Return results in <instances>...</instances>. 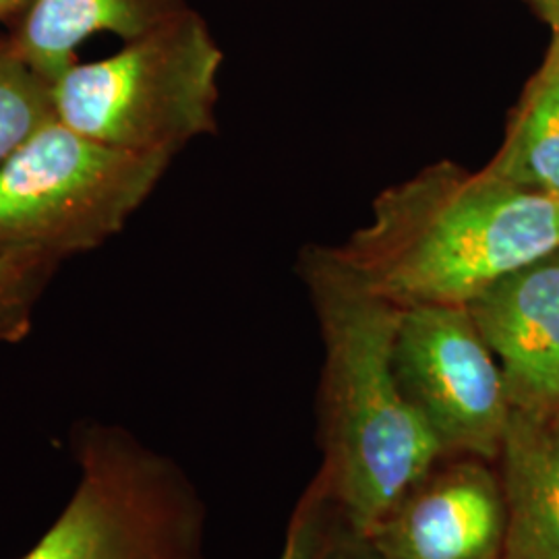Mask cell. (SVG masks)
<instances>
[{
  "mask_svg": "<svg viewBox=\"0 0 559 559\" xmlns=\"http://www.w3.org/2000/svg\"><path fill=\"white\" fill-rule=\"evenodd\" d=\"M336 251L399 307L468 305L558 253L559 198L441 162L383 191L371 224Z\"/></svg>",
  "mask_w": 559,
  "mask_h": 559,
  "instance_id": "6da1fadb",
  "label": "cell"
},
{
  "mask_svg": "<svg viewBox=\"0 0 559 559\" xmlns=\"http://www.w3.org/2000/svg\"><path fill=\"white\" fill-rule=\"evenodd\" d=\"M302 261L325 336L340 496L371 533L443 448L394 371L402 307L371 290L336 249H313Z\"/></svg>",
  "mask_w": 559,
  "mask_h": 559,
  "instance_id": "7a4b0ae2",
  "label": "cell"
},
{
  "mask_svg": "<svg viewBox=\"0 0 559 559\" xmlns=\"http://www.w3.org/2000/svg\"><path fill=\"white\" fill-rule=\"evenodd\" d=\"M222 50L191 9L52 85L60 122L90 140L175 160L216 131Z\"/></svg>",
  "mask_w": 559,
  "mask_h": 559,
  "instance_id": "3957f363",
  "label": "cell"
},
{
  "mask_svg": "<svg viewBox=\"0 0 559 559\" xmlns=\"http://www.w3.org/2000/svg\"><path fill=\"white\" fill-rule=\"evenodd\" d=\"M78 483L17 559H203V508L175 466L115 420L69 431Z\"/></svg>",
  "mask_w": 559,
  "mask_h": 559,
  "instance_id": "277c9868",
  "label": "cell"
},
{
  "mask_svg": "<svg viewBox=\"0 0 559 559\" xmlns=\"http://www.w3.org/2000/svg\"><path fill=\"white\" fill-rule=\"evenodd\" d=\"M50 120L0 166V253L62 261L119 235L170 166Z\"/></svg>",
  "mask_w": 559,
  "mask_h": 559,
  "instance_id": "5b68a950",
  "label": "cell"
},
{
  "mask_svg": "<svg viewBox=\"0 0 559 559\" xmlns=\"http://www.w3.org/2000/svg\"><path fill=\"white\" fill-rule=\"evenodd\" d=\"M394 371L443 450L496 459L510 400L466 305L402 307Z\"/></svg>",
  "mask_w": 559,
  "mask_h": 559,
  "instance_id": "8992f818",
  "label": "cell"
},
{
  "mask_svg": "<svg viewBox=\"0 0 559 559\" xmlns=\"http://www.w3.org/2000/svg\"><path fill=\"white\" fill-rule=\"evenodd\" d=\"M554 255L506 276L466 305L500 359L510 406L559 411V261Z\"/></svg>",
  "mask_w": 559,
  "mask_h": 559,
  "instance_id": "52a82bcc",
  "label": "cell"
},
{
  "mask_svg": "<svg viewBox=\"0 0 559 559\" xmlns=\"http://www.w3.org/2000/svg\"><path fill=\"white\" fill-rule=\"evenodd\" d=\"M385 559H501L503 491L479 464L420 480L371 531Z\"/></svg>",
  "mask_w": 559,
  "mask_h": 559,
  "instance_id": "ba28073f",
  "label": "cell"
},
{
  "mask_svg": "<svg viewBox=\"0 0 559 559\" xmlns=\"http://www.w3.org/2000/svg\"><path fill=\"white\" fill-rule=\"evenodd\" d=\"M501 559H559V411L510 408L501 441Z\"/></svg>",
  "mask_w": 559,
  "mask_h": 559,
  "instance_id": "9c48e42d",
  "label": "cell"
},
{
  "mask_svg": "<svg viewBox=\"0 0 559 559\" xmlns=\"http://www.w3.org/2000/svg\"><path fill=\"white\" fill-rule=\"evenodd\" d=\"M187 9L185 0H32L9 34L25 60L55 85L80 62L78 48L92 36L135 40Z\"/></svg>",
  "mask_w": 559,
  "mask_h": 559,
  "instance_id": "30bf717a",
  "label": "cell"
},
{
  "mask_svg": "<svg viewBox=\"0 0 559 559\" xmlns=\"http://www.w3.org/2000/svg\"><path fill=\"white\" fill-rule=\"evenodd\" d=\"M489 170L526 189L559 198V34L522 104L510 140Z\"/></svg>",
  "mask_w": 559,
  "mask_h": 559,
  "instance_id": "8fae6325",
  "label": "cell"
},
{
  "mask_svg": "<svg viewBox=\"0 0 559 559\" xmlns=\"http://www.w3.org/2000/svg\"><path fill=\"white\" fill-rule=\"evenodd\" d=\"M55 119L52 83L25 60L9 32L0 34V166Z\"/></svg>",
  "mask_w": 559,
  "mask_h": 559,
  "instance_id": "7c38bea8",
  "label": "cell"
},
{
  "mask_svg": "<svg viewBox=\"0 0 559 559\" xmlns=\"http://www.w3.org/2000/svg\"><path fill=\"white\" fill-rule=\"evenodd\" d=\"M59 265L40 255L0 253V346L20 344L29 336Z\"/></svg>",
  "mask_w": 559,
  "mask_h": 559,
  "instance_id": "4fadbf2b",
  "label": "cell"
},
{
  "mask_svg": "<svg viewBox=\"0 0 559 559\" xmlns=\"http://www.w3.org/2000/svg\"><path fill=\"white\" fill-rule=\"evenodd\" d=\"M32 0H0V21L13 32L25 17Z\"/></svg>",
  "mask_w": 559,
  "mask_h": 559,
  "instance_id": "5bb4252c",
  "label": "cell"
},
{
  "mask_svg": "<svg viewBox=\"0 0 559 559\" xmlns=\"http://www.w3.org/2000/svg\"><path fill=\"white\" fill-rule=\"evenodd\" d=\"M531 2L539 11L540 15L549 21L554 32L559 34V0H531Z\"/></svg>",
  "mask_w": 559,
  "mask_h": 559,
  "instance_id": "9a60e30c",
  "label": "cell"
},
{
  "mask_svg": "<svg viewBox=\"0 0 559 559\" xmlns=\"http://www.w3.org/2000/svg\"><path fill=\"white\" fill-rule=\"evenodd\" d=\"M300 543H302V539H297V535H293L288 539L284 554H282V559H302V545Z\"/></svg>",
  "mask_w": 559,
  "mask_h": 559,
  "instance_id": "2e32d148",
  "label": "cell"
}]
</instances>
